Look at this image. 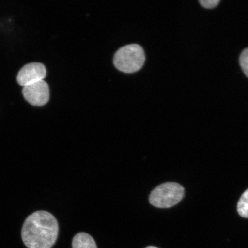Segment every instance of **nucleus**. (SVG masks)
I'll return each instance as SVG.
<instances>
[{
	"instance_id": "1",
	"label": "nucleus",
	"mask_w": 248,
	"mask_h": 248,
	"mask_svg": "<svg viewBox=\"0 0 248 248\" xmlns=\"http://www.w3.org/2000/svg\"><path fill=\"white\" fill-rule=\"evenodd\" d=\"M58 222L55 217L46 211H38L25 221L21 237L28 248H51L57 241Z\"/></svg>"
},
{
	"instance_id": "2",
	"label": "nucleus",
	"mask_w": 248,
	"mask_h": 248,
	"mask_svg": "<svg viewBox=\"0 0 248 248\" xmlns=\"http://www.w3.org/2000/svg\"><path fill=\"white\" fill-rule=\"evenodd\" d=\"M145 53L141 46L132 44L123 46L114 57V64L123 73H133L140 70L144 64Z\"/></svg>"
},
{
	"instance_id": "3",
	"label": "nucleus",
	"mask_w": 248,
	"mask_h": 248,
	"mask_svg": "<svg viewBox=\"0 0 248 248\" xmlns=\"http://www.w3.org/2000/svg\"><path fill=\"white\" fill-rule=\"evenodd\" d=\"M185 188L175 182L164 183L151 192L149 201L158 208H170L176 205L184 197Z\"/></svg>"
},
{
	"instance_id": "4",
	"label": "nucleus",
	"mask_w": 248,
	"mask_h": 248,
	"mask_svg": "<svg viewBox=\"0 0 248 248\" xmlns=\"http://www.w3.org/2000/svg\"><path fill=\"white\" fill-rule=\"evenodd\" d=\"M23 94L26 100L34 106H43L49 98V86L45 80L23 87Z\"/></svg>"
},
{
	"instance_id": "5",
	"label": "nucleus",
	"mask_w": 248,
	"mask_h": 248,
	"mask_svg": "<svg viewBox=\"0 0 248 248\" xmlns=\"http://www.w3.org/2000/svg\"><path fill=\"white\" fill-rule=\"evenodd\" d=\"M45 66L42 63H32L26 64L19 72L17 77L18 84L23 87L41 81L46 76Z\"/></svg>"
},
{
	"instance_id": "6",
	"label": "nucleus",
	"mask_w": 248,
	"mask_h": 248,
	"mask_svg": "<svg viewBox=\"0 0 248 248\" xmlns=\"http://www.w3.org/2000/svg\"><path fill=\"white\" fill-rule=\"evenodd\" d=\"M72 246L73 248H97L91 235L84 232H79L74 236Z\"/></svg>"
},
{
	"instance_id": "7",
	"label": "nucleus",
	"mask_w": 248,
	"mask_h": 248,
	"mask_svg": "<svg viewBox=\"0 0 248 248\" xmlns=\"http://www.w3.org/2000/svg\"><path fill=\"white\" fill-rule=\"evenodd\" d=\"M237 211L242 217L248 218V189L242 195L238 201Z\"/></svg>"
},
{
	"instance_id": "8",
	"label": "nucleus",
	"mask_w": 248,
	"mask_h": 248,
	"mask_svg": "<svg viewBox=\"0 0 248 248\" xmlns=\"http://www.w3.org/2000/svg\"><path fill=\"white\" fill-rule=\"evenodd\" d=\"M240 64L245 75L248 77V48L242 52L240 57Z\"/></svg>"
},
{
	"instance_id": "9",
	"label": "nucleus",
	"mask_w": 248,
	"mask_h": 248,
	"mask_svg": "<svg viewBox=\"0 0 248 248\" xmlns=\"http://www.w3.org/2000/svg\"><path fill=\"white\" fill-rule=\"evenodd\" d=\"M201 5L207 9H212L217 7L220 2L219 0H200Z\"/></svg>"
},
{
	"instance_id": "10",
	"label": "nucleus",
	"mask_w": 248,
	"mask_h": 248,
	"mask_svg": "<svg viewBox=\"0 0 248 248\" xmlns=\"http://www.w3.org/2000/svg\"><path fill=\"white\" fill-rule=\"evenodd\" d=\"M145 248H158L155 247H153V246H150V247H147Z\"/></svg>"
}]
</instances>
